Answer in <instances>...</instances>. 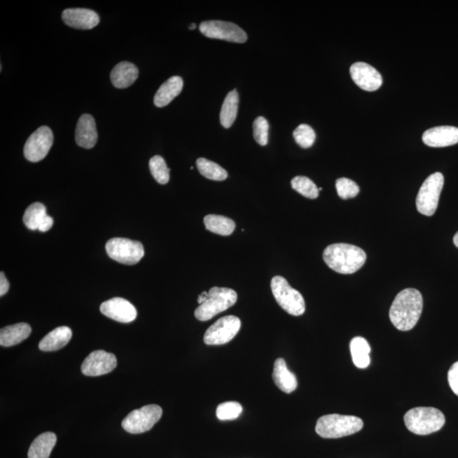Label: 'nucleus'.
Returning <instances> with one entry per match:
<instances>
[{
	"label": "nucleus",
	"instance_id": "nucleus-1",
	"mask_svg": "<svg viewBox=\"0 0 458 458\" xmlns=\"http://www.w3.org/2000/svg\"><path fill=\"white\" fill-rule=\"evenodd\" d=\"M423 310V297L416 289H406L395 298L390 309V319L401 331H409L418 324Z\"/></svg>",
	"mask_w": 458,
	"mask_h": 458
},
{
	"label": "nucleus",
	"instance_id": "nucleus-2",
	"mask_svg": "<svg viewBox=\"0 0 458 458\" xmlns=\"http://www.w3.org/2000/svg\"><path fill=\"white\" fill-rule=\"evenodd\" d=\"M323 258L329 267L336 273L352 274L366 262L367 255L360 247L349 244H333L324 251Z\"/></svg>",
	"mask_w": 458,
	"mask_h": 458
},
{
	"label": "nucleus",
	"instance_id": "nucleus-3",
	"mask_svg": "<svg viewBox=\"0 0 458 458\" xmlns=\"http://www.w3.org/2000/svg\"><path fill=\"white\" fill-rule=\"evenodd\" d=\"M405 425L411 433L427 436L442 429L445 418L442 411L434 407L419 406L405 414Z\"/></svg>",
	"mask_w": 458,
	"mask_h": 458
},
{
	"label": "nucleus",
	"instance_id": "nucleus-4",
	"mask_svg": "<svg viewBox=\"0 0 458 458\" xmlns=\"http://www.w3.org/2000/svg\"><path fill=\"white\" fill-rule=\"evenodd\" d=\"M362 419L347 415L329 414L318 419L316 432L325 439L352 436L363 429Z\"/></svg>",
	"mask_w": 458,
	"mask_h": 458
},
{
	"label": "nucleus",
	"instance_id": "nucleus-5",
	"mask_svg": "<svg viewBox=\"0 0 458 458\" xmlns=\"http://www.w3.org/2000/svg\"><path fill=\"white\" fill-rule=\"evenodd\" d=\"M238 296L234 290L213 287L208 291L207 300L196 308L195 316L203 322L212 319L235 305Z\"/></svg>",
	"mask_w": 458,
	"mask_h": 458
},
{
	"label": "nucleus",
	"instance_id": "nucleus-6",
	"mask_svg": "<svg viewBox=\"0 0 458 458\" xmlns=\"http://www.w3.org/2000/svg\"><path fill=\"white\" fill-rule=\"evenodd\" d=\"M271 292L278 304L292 316H301L306 310L303 297L290 285L288 281L281 276H275L271 281Z\"/></svg>",
	"mask_w": 458,
	"mask_h": 458
},
{
	"label": "nucleus",
	"instance_id": "nucleus-7",
	"mask_svg": "<svg viewBox=\"0 0 458 458\" xmlns=\"http://www.w3.org/2000/svg\"><path fill=\"white\" fill-rule=\"evenodd\" d=\"M443 186L444 176L441 173H433L426 178L416 199L417 209L421 214L432 216L436 213Z\"/></svg>",
	"mask_w": 458,
	"mask_h": 458
},
{
	"label": "nucleus",
	"instance_id": "nucleus-8",
	"mask_svg": "<svg viewBox=\"0 0 458 458\" xmlns=\"http://www.w3.org/2000/svg\"><path fill=\"white\" fill-rule=\"evenodd\" d=\"M162 409L157 405H148L131 411L123 419L122 426L127 432L134 434L149 432L160 420Z\"/></svg>",
	"mask_w": 458,
	"mask_h": 458
},
{
	"label": "nucleus",
	"instance_id": "nucleus-9",
	"mask_svg": "<svg viewBox=\"0 0 458 458\" xmlns=\"http://www.w3.org/2000/svg\"><path fill=\"white\" fill-rule=\"evenodd\" d=\"M106 250L111 259L125 265H134L145 255L143 244L128 239H111L106 243Z\"/></svg>",
	"mask_w": 458,
	"mask_h": 458
},
{
	"label": "nucleus",
	"instance_id": "nucleus-10",
	"mask_svg": "<svg viewBox=\"0 0 458 458\" xmlns=\"http://www.w3.org/2000/svg\"><path fill=\"white\" fill-rule=\"evenodd\" d=\"M242 328V321L235 316L221 317L210 327L204 335L208 345H221L231 341Z\"/></svg>",
	"mask_w": 458,
	"mask_h": 458
},
{
	"label": "nucleus",
	"instance_id": "nucleus-11",
	"mask_svg": "<svg viewBox=\"0 0 458 458\" xmlns=\"http://www.w3.org/2000/svg\"><path fill=\"white\" fill-rule=\"evenodd\" d=\"M200 33L205 37L232 42H246L247 34L235 23L223 21H207L200 25Z\"/></svg>",
	"mask_w": 458,
	"mask_h": 458
},
{
	"label": "nucleus",
	"instance_id": "nucleus-12",
	"mask_svg": "<svg viewBox=\"0 0 458 458\" xmlns=\"http://www.w3.org/2000/svg\"><path fill=\"white\" fill-rule=\"evenodd\" d=\"M54 135L47 126H42L27 139L24 155L27 161L38 162L46 157L53 145Z\"/></svg>",
	"mask_w": 458,
	"mask_h": 458
},
{
	"label": "nucleus",
	"instance_id": "nucleus-13",
	"mask_svg": "<svg viewBox=\"0 0 458 458\" xmlns=\"http://www.w3.org/2000/svg\"><path fill=\"white\" fill-rule=\"evenodd\" d=\"M118 360L112 353L104 351H95L90 353L81 364V370L84 375L100 376L107 374L115 370Z\"/></svg>",
	"mask_w": 458,
	"mask_h": 458
},
{
	"label": "nucleus",
	"instance_id": "nucleus-14",
	"mask_svg": "<svg viewBox=\"0 0 458 458\" xmlns=\"http://www.w3.org/2000/svg\"><path fill=\"white\" fill-rule=\"evenodd\" d=\"M352 79L359 88L365 91L378 90L381 87L383 79L381 74L365 62H356L350 68Z\"/></svg>",
	"mask_w": 458,
	"mask_h": 458
},
{
	"label": "nucleus",
	"instance_id": "nucleus-15",
	"mask_svg": "<svg viewBox=\"0 0 458 458\" xmlns=\"http://www.w3.org/2000/svg\"><path fill=\"white\" fill-rule=\"evenodd\" d=\"M100 312L111 319L123 324L131 323L137 317V310L134 306L120 297L103 302L100 306Z\"/></svg>",
	"mask_w": 458,
	"mask_h": 458
},
{
	"label": "nucleus",
	"instance_id": "nucleus-16",
	"mask_svg": "<svg viewBox=\"0 0 458 458\" xmlns=\"http://www.w3.org/2000/svg\"><path fill=\"white\" fill-rule=\"evenodd\" d=\"M62 20L72 29L89 30L98 26L100 17L94 10L74 8L65 10L62 13Z\"/></svg>",
	"mask_w": 458,
	"mask_h": 458
},
{
	"label": "nucleus",
	"instance_id": "nucleus-17",
	"mask_svg": "<svg viewBox=\"0 0 458 458\" xmlns=\"http://www.w3.org/2000/svg\"><path fill=\"white\" fill-rule=\"evenodd\" d=\"M423 142L427 146L441 148L458 143V127L441 126L429 128L423 134Z\"/></svg>",
	"mask_w": 458,
	"mask_h": 458
},
{
	"label": "nucleus",
	"instance_id": "nucleus-18",
	"mask_svg": "<svg viewBox=\"0 0 458 458\" xmlns=\"http://www.w3.org/2000/svg\"><path fill=\"white\" fill-rule=\"evenodd\" d=\"M76 142L80 147L92 149L98 141L95 118L91 115L84 114L77 122L75 134Z\"/></svg>",
	"mask_w": 458,
	"mask_h": 458
},
{
	"label": "nucleus",
	"instance_id": "nucleus-19",
	"mask_svg": "<svg viewBox=\"0 0 458 458\" xmlns=\"http://www.w3.org/2000/svg\"><path fill=\"white\" fill-rule=\"evenodd\" d=\"M273 379L278 389L286 394L292 393L297 390L298 386L297 376L288 370L285 361L283 358L275 361Z\"/></svg>",
	"mask_w": 458,
	"mask_h": 458
},
{
	"label": "nucleus",
	"instance_id": "nucleus-20",
	"mask_svg": "<svg viewBox=\"0 0 458 458\" xmlns=\"http://www.w3.org/2000/svg\"><path fill=\"white\" fill-rule=\"evenodd\" d=\"M72 337V329L67 326L54 329L41 340L38 347L42 352H56L61 350L69 343Z\"/></svg>",
	"mask_w": 458,
	"mask_h": 458
},
{
	"label": "nucleus",
	"instance_id": "nucleus-21",
	"mask_svg": "<svg viewBox=\"0 0 458 458\" xmlns=\"http://www.w3.org/2000/svg\"><path fill=\"white\" fill-rule=\"evenodd\" d=\"M139 77V69L128 61L120 62L111 72L112 84L118 88H126L133 85Z\"/></svg>",
	"mask_w": 458,
	"mask_h": 458
},
{
	"label": "nucleus",
	"instance_id": "nucleus-22",
	"mask_svg": "<svg viewBox=\"0 0 458 458\" xmlns=\"http://www.w3.org/2000/svg\"><path fill=\"white\" fill-rule=\"evenodd\" d=\"M184 81L180 77H172L158 89L155 95L154 103L157 107L168 106L177 95L181 94Z\"/></svg>",
	"mask_w": 458,
	"mask_h": 458
},
{
	"label": "nucleus",
	"instance_id": "nucleus-23",
	"mask_svg": "<svg viewBox=\"0 0 458 458\" xmlns=\"http://www.w3.org/2000/svg\"><path fill=\"white\" fill-rule=\"evenodd\" d=\"M31 333H32V328L29 324L20 323L6 326L0 331V345L5 347H13L27 339Z\"/></svg>",
	"mask_w": 458,
	"mask_h": 458
},
{
	"label": "nucleus",
	"instance_id": "nucleus-24",
	"mask_svg": "<svg viewBox=\"0 0 458 458\" xmlns=\"http://www.w3.org/2000/svg\"><path fill=\"white\" fill-rule=\"evenodd\" d=\"M56 441V434L46 432L40 434L30 445L29 458H49Z\"/></svg>",
	"mask_w": 458,
	"mask_h": 458
},
{
	"label": "nucleus",
	"instance_id": "nucleus-25",
	"mask_svg": "<svg viewBox=\"0 0 458 458\" xmlns=\"http://www.w3.org/2000/svg\"><path fill=\"white\" fill-rule=\"evenodd\" d=\"M351 353L353 363L358 368H366L371 363V347L366 339L363 337H355L351 341Z\"/></svg>",
	"mask_w": 458,
	"mask_h": 458
},
{
	"label": "nucleus",
	"instance_id": "nucleus-26",
	"mask_svg": "<svg viewBox=\"0 0 458 458\" xmlns=\"http://www.w3.org/2000/svg\"><path fill=\"white\" fill-rule=\"evenodd\" d=\"M239 94L236 89L229 92L225 98L220 113V122L225 128L234 124L238 113Z\"/></svg>",
	"mask_w": 458,
	"mask_h": 458
},
{
	"label": "nucleus",
	"instance_id": "nucleus-27",
	"mask_svg": "<svg viewBox=\"0 0 458 458\" xmlns=\"http://www.w3.org/2000/svg\"><path fill=\"white\" fill-rule=\"evenodd\" d=\"M204 223L207 230L214 234L228 236L235 229V223L228 217L219 215H207L205 216Z\"/></svg>",
	"mask_w": 458,
	"mask_h": 458
},
{
	"label": "nucleus",
	"instance_id": "nucleus-28",
	"mask_svg": "<svg viewBox=\"0 0 458 458\" xmlns=\"http://www.w3.org/2000/svg\"><path fill=\"white\" fill-rule=\"evenodd\" d=\"M198 170L201 175L214 181H223L228 177L227 171L216 163L205 158H199L196 161Z\"/></svg>",
	"mask_w": 458,
	"mask_h": 458
},
{
	"label": "nucleus",
	"instance_id": "nucleus-29",
	"mask_svg": "<svg viewBox=\"0 0 458 458\" xmlns=\"http://www.w3.org/2000/svg\"><path fill=\"white\" fill-rule=\"evenodd\" d=\"M46 216L47 214L45 205L40 203H33L26 210L23 216V223L31 230H37V229L38 230V227Z\"/></svg>",
	"mask_w": 458,
	"mask_h": 458
},
{
	"label": "nucleus",
	"instance_id": "nucleus-30",
	"mask_svg": "<svg viewBox=\"0 0 458 458\" xmlns=\"http://www.w3.org/2000/svg\"><path fill=\"white\" fill-rule=\"evenodd\" d=\"M291 186L301 196L309 198V199H317L319 196V190L317 185L308 177L304 176L294 177L291 180Z\"/></svg>",
	"mask_w": 458,
	"mask_h": 458
},
{
	"label": "nucleus",
	"instance_id": "nucleus-31",
	"mask_svg": "<svg viewBox=\"0 0 458 458\" xmlns=\"http://www.w3.org/2000/svg\"><path fill=\"white\" fill-rule=\"evenodd\" d=\"M149 166L151 174L159 184H168L170 180V169L161 155H155L151 158Z\"/></svg>",
	"mask_w": 458,
	"mask_h": 458
},
{
	"label": "nucleus",
	"instance_id": "nucleus-32",
	"mask_svg": "<svg viewBox=\"0 0 458 458\" xmlns=\"http://www.w3.org/2000/svg\"><path fill=\"white\" fill-rule=\"evenodd\" d=\"M243 407L237 402H223L217 406L216 417L219 420H234L242 413Z\"/></svg>",
	"mask_w": 458,
	"mask_h": 458
},
{
	"label": "nucleus",
	"instance_id": "nucleus-33",
	"mask_svg": "<svg viewBox=\"0 0 458 458\" xmlns=\"http://www.w3.org/2000/svg\"><path fill=\"white\" fill-rule=\"evenodd\" d=\"M294 141L303 149L312 147L316 139L315 132L306 124L298 126L293 133Z\"/></svg>",
	"mask_w": 458,
	"mask_h": 458
},
{
	"label": "nucleus",
	"instance_id": "nucleus-34",
	"mask_svg": "<svg viewBox=\"0 0 458 458\" xmlns=\"http://www.w3.org/2000/svg\"><path fill=\"white\" fill-rule=\"evenodd\" d=\"M336 189L338 195L343 200L352 199L358 195L360 192L359 186L354 181L345 177L337 180Z\"/></svg>",
	"mask_w": 458,
	"mask_h": 458
},
{
	"label": "nucleus",
	"instance_id": "nucleus-35",
	"mask_svg": "<svg viewBox=\"0 0 458 458\" xmlns=\"http://www.w3.org/2000/svg\"><path fill=\"white\" fill-rule=\"evenodd\" d=\"M269 124L267 119L259 116L253 123V134L260 145L265 146L269 143Z\"/></svg>",
	"mask_w": 458,
	"mask_h": 458
},
{
	"label": "nucleus",
	"instance_id": "nucleus-36",
	"mask_svg": "<svg viewBox=\"0 0 458 458\" xmlns=\"http://www.w3.org/2000/svg\"><path fill=\"white\" fill-rule=\"evenodd\" d=\"M450 387L458 395V362L454 363L448 372Z\"/></svg>",
	"mask_w": 458,
	"mask_h": 458
},
{
	"label": "nucleus",
	"instance_id": "nucleus-37",
	"mask_svg": "<svg viewBox=\"0 0 458 458\" xmlns=\"http://www.w3.org/2000/svg\"><path fill=\"white\" fill-rule=\"evenodd\" d=\"M10 289V283L7 281L5 274L0 273V296L3 297Z\"/></svg>",
	"mask_w": 458,
	"mask_h": 458
},
{
	"label": "nucleus",
	"instance_id": "nucleus-38",
	"mask_svg": "<svg viewBox=\"0 0 458 458\" xmlns=\"http://www.w3.org/2000/svg\"><path fill=\"white\" fill-rule=\"evenodd\" d=\"M54 220L52 217L47 215L45 217L44 220L42 221L40 227H38V230L40 232H47L52 228Z\"/></svg>",
	"mask_w": 458,
	"mask_h": 458
},
{
	"label": "nucleus",
	"instance_id": "nucleus-39",
	"mask_svg": "<svg viewBox=\"0 0 458 458\" xmlns=\"http://www.w3.org/2000/svg\"><path fill=\"white\" fill-rule=\"evenodd\" d=\"M207 297L208 292H207V291H204L203 294H200L199 298H198V303L200 305L204 303V302L207 300Z\"/></svg>",
	"mask_w": 458,
	"mask_h": 458
},
{
	"label": "nucleus",
	"instance_id": "nucleus-40",
	"mask_svg": "<svg viewBox=\"0 0 458 458\" xmlns=\"http://www.w3.org/2000/svg\"><path fill=\"white\" fill-rule=\"evenodd\" d=\"M453 242L454 244H455V246L458 248V232H457L455 236H454Z\"/></svg>",
	"mask_w": 458,
	"mask_h": 458
},
{
	"label": "nucleus",
	"instance_id": "nucleus-41",
	"mask_svg": "<svg viewBox=\"0 0 458 458\" xmlns=\"http://www.w3.org/2000/svg\"><path fill=\"white\" fill-rule=\"evenodd\" d=\"M196 25L195 24V23H193V24H191V26H189V29L190 30L196 29Z\"/></svg>",
	"mask_w": 458,
	"mask_h": 458
}]
</instances>
